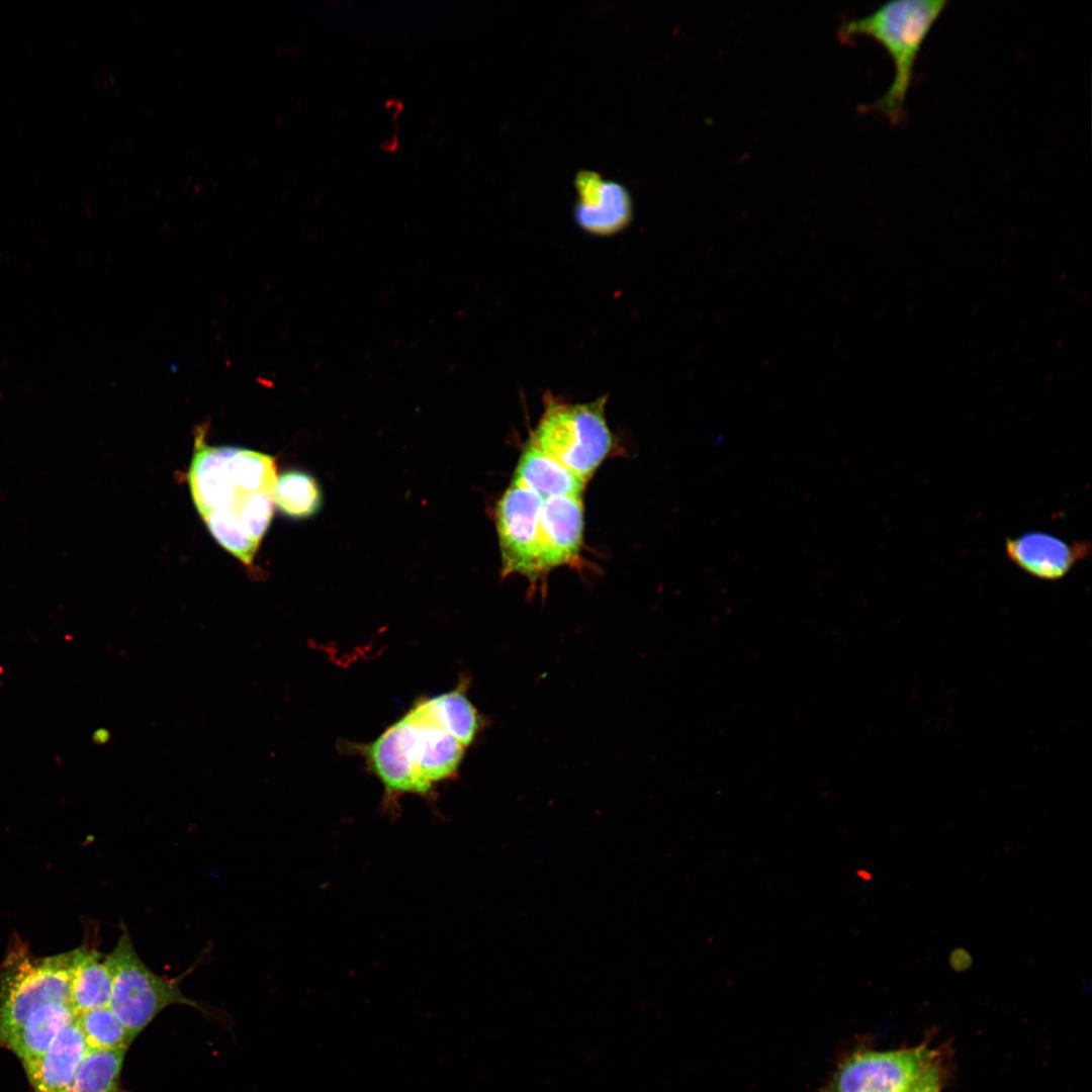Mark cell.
Listing matches in <instances>:
<instances>
[{"instance_id": "cell-1", "label": "cell", "mask_w": 1092, "mask_h": 1092, "mask_svg": "<svg viewBox=\"0 0 1092 1092\" xmlns=\"http://www.w3.org/2000/svg\"><path fill=\"white\" fill-rule=\"evenodd\" d=\"M466 748L426 698L360 752L383 787L384 810L394 815L402 796L428 798L436 785L454 777Z\"/></svg>"}, {"instance_id": "cell-2", "label": "cell", "mask_w": 1092, "mask_h": 1092, "mask_svg": "<svg viewBox=\"0 0 1092 1092\" xmlns=\"http://www.w3.org/2000/svg\"><path fill=\"white\" fill-rule=\"evenodd\" d=\"M946 5L945 0H894L840 24L837 35L842 42L858 36L872 37L886 50L894 66L889 88L864 106V111L880 113L894 124L905 119L906 100L917 59Z\"/></svg>"}, {"instance_id": "cell-3", "label": "cell", "mask_w": 1092, "mask_h": 1092, "mask_svg": "<svg viewBox=\"0 0 1092 1092\" xmlns=\"http://www.w3.org/2000/svg\"><path fill=\"white\" fill-rule=\"evenodd\" d=\"M602 396L586 403H570L548 393L531 442L587 482L612 450Z\"/></svg>"}, {"instance_id": "cell-4", "label": "cell", "mask_w": 1092, "mask_h": 1092, "mask_svg": "<svg viewBox=\"0 0 1092 1092\" xmlns=\"http://www.w3.org/2000/svg\"><path fill=\"white\" fill-rule=\"evenodd\" d=\"M72 960V950L40 959L10 948L0 973V1045L39 1007L70 1003Z\"/></svg>"}, {"instance_id": "cell-5", "label": "cell", "mask_w": 1092, "mask_h": 1092, "mask_svg": "<svg viewBox=\"0 0 1092 1092\" xmlns=\"http://www.w3.org/2000/svg\"><path fill=\"white\" fill-rule=\"evenodd\" d=\"M104 961L112 977L109 1008L132 1038L170 1005L198 1007L183 994L177 978L159 976L148 968L126 931Z\"/></svg>"}, {"instance_id": "cell-6", "label": "cell", "mask_w": 1092, "mask_h": 1092, "mask_svg": "<svg viewBox=\"0 0 1092 1092\" xmlns=\"http://www.w3.org/2000/svg\"><path fill=\"white\" fill-rule=\"evenodd\" d=\"M939 1061V1053L926 1043L857 1052L839 1065L824 1092H898L916 1083Z\"/></svg>"}, {"instance_id": "cell-7", "label": "cell", "mask_w": 1092, "mask_h": 1092, "mask_svg": "<svg viewBox=\"0 0 1092 1092\" xmlns=\"http://www.w3.org/2000/svg\"><path fill=\"white\" fill-rule=\"evenodd\" d=\"M544 498L511 483L495 507L502 574H522L531 581L544 575L539 518Z\"/></svg>"}, {"instance_id": "cell-8", "label": "cell", "mask_w": 1092, "mask_h": 1092, "mask_svg": "<svg viewBox=\"0 0 1092 1092\" xmlns=\"http://www.w3.org/2000/svg\"><path fill=\"white\" fill-rule=\"evenodd\" d=\"M1004 548L1011 563L1030 576L1046 581L1062 579L1091 552L1089 542H1069L1041 531L1008 537Z\"/></svg>"}, {"instance_id": "cell-9", "label": "cell", "mask_w": 1092, "mask_h": 1092, "mask_svg": "<svg viewBox=\"0 0 1092 1092\" xmlns=\"http://www.w3.org/2000/svg\"><path fill=\"white\" fill-rule=\"evenodd\" d=\"M574 185L577 192L574 217L583 231L596 236H611L630 223L632 200L623 185L586 170L576 175Z\"/></svg>"}, {"instance_id": "cell-10", "label": "cell", "mask_w": 1092, "mask_h": 1092, "mask_svg": "<svg viewBox=\"0 0 1092 1092\" xmlns=\"http://www.w3.org/2000/svg\"><path fill=\"white\" fill-rule=\"evenodd\" d=\"M539 527L544 574L555 567L573 563L582 545L581 497L558 495L544 498Z\"/></svg>"}, {"instance_id": "cell-11", "label": "cell", "mask_w": 1092, "mask_h": 1092, "mask_svg": "<svg viewBox=\"0 0 1092 1092\" xmlns=\"http://www.w3.org/2000/svg\"><path fill=\"white\" fill-rule=\"evenodd\" d=\"M187 478L201 517L212 510L231 507L240 489L234 483L223 446L207 445L202 430L195 438Z\"/></svg>"}, {"instance_id": "cell-12", "label": "cell", "mask_w": 1092, "mask_h": 1092, "mask_svg": "<svg viewBox=\"0 0 1092 1092\" xmlns=\"http://www.w3.org/2000/svg\"><path fill=\"white\" fill-rule=\"evenodd\" d=\"M87 1051L75 1019L42 1056L23 1066L33 1092H67Z\"/></svg>"}, {"instance_id": "cell-13", "label": "cell", "mask_w": 1092, "mask_h": 1092, "mask_svg": "<svg viewBox=\"0 0 1092 1092\" xmlns=\"http://www.w3.org/2000/svg\"><path fill=\"white\" fill-rule=\"evenodd\" d=\"M512 483L547 498L581 497L586 481L530 441L519 459Z\"/></svg>"}, {"instance_id": "cell-14", "label": "cell", "mask_w": 1092, "mask_h": 1092, "mask_svg": "<svg viewBox=\"0 0 1092 1092\" xmlns=\"http://www.w3.org/2000/svg\"><path fill=\"white\" fill-rule=\"evenodd\" d=\"M76 1017L77 1012L70 1003L46 1004L31 1013L3 1046L13 1052L24 1066L42 1056Z\"/></svg>"}, {"instance_id": "cell-15", "label": "cell", "mask_w": 1092, "mask_h": 1092, "mask_svg": "<svg viewBox=\"0 0 1092 1092\" xmlns=\"http://www.w3.org/2000/svg\"><path fill=\"white\" fill-rule=\"evenodd\" d=\"M73 951L70 1004L78 1013L109 1007L112 977L101 954L87 947Z\"/></svg>"}, {"instance_id": "cell-16", "label": "cell", "mask_w": 1092, "mask_h": 1092, "mask_svg": "<svg viewBox=\"0 0 1092 1092\" xmlns=\"http://www.w3.org/2000/svg\"><path fill=\"white\" fill-rule=\"evenodd\" d=\"M273 499L284 516L306 519L320 511L323 494L313 476L302 470L290 469L277 476Z\"/></svg>"}, {"instance_id": "cell-17", "label": "cell", "mask_w": 1092, "mask_h": 1092, "mask_svg": "<svg viewBox=\"0 0 1092 1092\" xmlns=\"http://www.w3.org/2000/svg\"><path fill=\"white\" fill-rule=\"evenodd\" d=\"M466 685L429 698L438 717L466 746L471 745L484 727V719L469 700Z\"/></svg>"}, {"instance_id": "cell-18", "label": "cell", "mask_w": 1092, "mask_h": 1092, "mask_svg": "<svg viewBox=\"0 0 1092 1092\" xmlns=\"http://www.w3.org/2000/svg\"><path fill=\"white\" fill-rule=\"evenodd\" d=\"M126 1050L88 1049L67 1092H117Z\"/></svg>"}, {"instance_id": "cell-19", "label": "cell", "mask_w": 1092, "mask_h": 1092, "mask_svg": "<svg viewBox=\"0 0 1092 1092\" xmlns=\"http://www.w3.org/2000/svg\"><path fill=\"white\" fill-rule=\"evenodd\" d=\"M223 448L237 488L273 494L277 479L274 457L238 447Z\"/></svg>"}, {"instance_id": "cell-20", "label": "cell", "mask_w": 1092, "mask_h": 1092, "mask_svg": "<svg viewBox=\"0 0 1092 1092\" xmlns=\"http://www.w3.org/2000/svg\"><path fill=\"white\" fill-rule=\"evenodd\" d=\"M76 1021L89 1050L127 1049L133 1039L109 1007L78 1013Z\"/></svg>"}, {"instance_id": "cell-21", "label": "cell", "mask_w": 1092, "mask_h": 1092, "mask_svg": "<svg viewBox=\"0 0 1092 1092\" xmlns=\"http://www.w3.org/2000/svg\"><path fill=\"white\" fill-rule=\"evenodd\" d=\"M202 519L213 538L231 554L249 566L259 548L229 508L208 512Z\"/></svg>"}, {"instance_id": "cell-22", "label": "cell", "mask_w": 1092, "mask_h": 1092, "mask_svg": "<svg viewBox=\"0 0 1092 1092\" xmlns=\"http://www.w3.org/2000/svg\"><path fill=\"white\" fill-rule=\"evenodd\" d=\"M273 494L264 491L239 490L229 507L248 535L260 544L273 516Z\"/></svg>"}, {"instance_id": "cell-23", "label": "cell", "mask_w": 1092, "mask_h": 1092, "mask_svg": "<svg viewBox=\"0 0 1092 1092\" xmlns=\"http://www.w3.org/2000/svg\"><path fill=\"white\" fill-rule=\"evenodd\" d=\"M941 1083L942 1068L939 1061L928 1071L917 1092H940Z\"/></svg>"}, {"instance_id": "cell-24", "label": "cell", "mask_w": 1092, "mask_h": 1092, "mask_svg": "<svg viewBox=\"0 0 1092 1092\" xmlns=\"http://www.w3.org/2000/svg\"><path fill=\"white\" fill-rule=\"evenodd\" d=\"M110 738V734L106 729H98L93 735V739L98 744L106 743Z\"/></svg>"}, {"instance_id": "cell-25", "label": "cell", "mask_w": 1092, "mask_h": 1092, "mask_svg": "<svg viewBox=\"0 0 1092 1092\" xmlns=\"http://www.w3.org/2000/svg\"><path fill=\"white\" fill-rule=\"evenodd\" d=\"M937 1063H938V1062H937ZM932 1067H933V1066H932ZM932 1067H931V1068H932ZM931 1068H930V1069H931ZM930 1069H929V1070H930ZM929 1070H928V1071H929ZM928 1071H927V1072L925 1073V1075H924V1076H923V1077H922L921 1079H919V1080H918V1081H917L916 1083H914V1084H912L911 1086L907 1087L906 1089H903V1090H901V1091H898V1092H917V1090L919 1089V1087H920V1085H921V1083H922V1081H923L924 1077H925V1076H926V1074L928 1073Z\"/></svg>"}]
</instances>
